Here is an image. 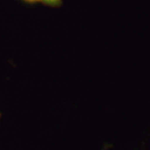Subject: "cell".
I'll return each instance as SVG.
<instances>
[{
  "label": "cell",
  "mask_w": 150,
  "mask_h": 150,
  "mask_svg": "<svg viewBox=\"0 0 150 150\" xmlns=\"http://www.w3.org/2000/svg\"><path fill=\"white\" fill-rule=\"evenodd\" d=\"M30 2H35V1H38V2H43L45 4H53V5H57L60 3V0H28Z\"/></svg>",
  "instance_id": "cell-1"
}]
</instances>
